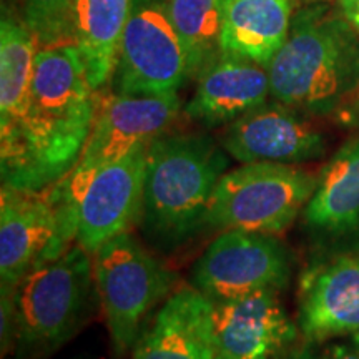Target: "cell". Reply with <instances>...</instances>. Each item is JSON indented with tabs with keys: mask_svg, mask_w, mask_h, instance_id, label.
Instances as JSON below:
<instances>
[{
	"mask_svg": "<svg viewBox=\"0 0 359 359\" xmlns=\"http://www.w3.org/2000/svg\"><path fill=\"white\" fill-rule=\"evenodd\" d=\"M98 103L74 43L39 48L24 118L0 138L2 185L42 191L67 177L82 155Z\"/></svg>",
	"mask_w": 359,
	"mask_h": 359,
	"instance_id": "1",
	"label": "cell"
},
{
	"mask_svg": "<svg viewBox=\"0 0 359 359\" xmlns=\"http://www.w3.org/2000/svg\"><path fill=\"white\" fill-rule=\"evenodd\" d=\"M228 154L206 133H163L148 147L140 226L155 248L173 251L206 228Z\"/></svg>",
	"mask_w": 359,
	"mask_h": 359,
	"instance_id": "2",
	"label": "cell"
},
{
	"mask_svg": "<svg viewBox=\"0 0 359 359\" xmlns=\"http://www.w3.org/2000/svg\"><path fill=\"white\" fill-rule=\"evenodd\" d=\"M268 75L275 100L313 116L334 115L359 87V34L325 6L298 12Z\"/></svg>",
	"mask_w": 359,
	"mask_h": 359,
	"instance_id": "3",
	"label": "cell"
},
{
	"mask_svg": "<svg viewBox=\"0 0 359 359\" xmlns=\"http://www.w3.org/2000/svg\"><path fill=\"white\" fill-rule=\"evenodd\" d=\"M98 299L93 257L74 243L35 266L15 290V359H45L74 339L92 320Z\"/></svg>",
	"mask_w": 359,
	"mask_h": 359,
	"instance_id": "4",
	"label": "cell"
},
{
	"mask_svg": "<svg viewBox=\"0 0 359 359\" xmlns=\"http://www.w3.org/2000/svg\"><path fill=\"white\" fill-rule=\"evenodd\" d=\"M92 257L111 349L123 358L137 344L151 311L177 290V273L130 231L111 238Z\"/></svg>",
	"mask_w": 359,
	"mask_h": 359,
	"instance_id": "5",
	"label": "cell"
},
{
	"mask_svg": "<svg viewBox=\"0 0 359 359\" xmlns=\"http://www.w3.org/2000/svg\"><path fill=\"white\" fill-rule=\"evenodd\" d=\"M318 173L283 163H243L215 188L206 228L281 235L311 198Z\"/></svg>",
	"mask_w": 359,
	"mask_h": 359,
	"instance_id": "6",
	"label": "cell"
},
{
	"mask_svg": "<svg viewBox=\"0 0 359 359\" xmlns=\"http://www.w3.org/2000/svg\"><path fill=\"white\" fill-rule=\"evenodd\" d=\"M294 269L291 250L278 235L222 231L191 268V286L212 303L257 291L288 288Z\"/></svg>",
	"mask_w": 359,
	"mask_h": 359,
	"instance_id": "7",
	"label": "cell"
},
{
	"mask_svg": "<svg viewBox=\"0 0 359 359\" xmlns=\"http://www.w3.org/2000/svg\"><path fill=\"white\" fill-rule=\"evenodd\" d=\"M111 80L120 95L177 93L190 80L187 52L165 4L135 0Z\"/></svg>",
	"mask_w": 359,
	"mask_h": 359,
	"instance_id": "8",
	"label": "cell"
},
{
	"mask_svg": "<svg viewBox=\"0 0 359 359\" xmlns=\"http://www.w3.org/2000/svg\"><path fill=\"white\" fill-rule=\"evenodd\" d=\"M222 147L240 163L299 165L325 155L323 133L302 111L266 102L226 125Z\"/></svg>",
	"mask_w": 359,
	"mask_h": 359,
	"instance_id": "9",
	"label": "cell"
},
{
	"mask_svg": "<svg viewBox=\"0 0 359 359\" xmlns=\"http://www.w3.org/2000/svg\"><path fill=\"white\" fill-rule=\"evenodd\" d=\"M296 323L314 344L359 334V250L327 255L304 269Z\"/></svg>",
	"mask_w": 359,
	"mask_h": 359,
	"instance_id": "10",
	"label": "cell"
},
{
	"mask_svg": "<svg viewBox=\"0 0 359 359\" xmlns=\"http://www.w3.org/2000/svg\"><path fill=\"white\" fill-rule=\"evenodd\" d=\"M148 147L102 168L85 188L79 203L75 243L90 253L140 223Z\"/></svg>",
	"mask_w": 359,
	"mask_h": 359,
	"instance_id": "11",
	"label": "cell"
},
{
	"mask_svg": "<svg viewBox=\"0 0 359 359\" xmlns=\"http://www.w3.org/2000/svg\"><path fill=\"white\" fill-rule=\"evenodd\" d=\"M212 323L217 354L226 359H276L302 334L273 290L213 303Z\"/></svg>",
	"mask_w": 359,
	"mask_h": 359,
	"instance_id": "12",
	"label": "cell"
},
{
	"mask_svg": "<svg viewBox=\"0 0 359 359\" xmlns=\"http://www.w3.org/2000/svg\"><path fill=\"white\" fill-rule=\"evenodd\" d=\"M58 233L50 188L42 191L2 185L0 193V286L17 288L39 264L52 262Z\"/></svg>",
	"mask_w": 359,
	"mask_h": 359,
	"instance_id": "13",
	"label": "cell"
},
{
	"mask_svg": "<svg viewBox=\"0 0 359 359\" xmlns=\"http://www.w3.org/2000/svg\"><path fill=\"white\" fill-rule=\"evenodd\" d=\"M213 303L193 286L177 288L132 349V359H215Z\"/></svg>",
	"mask_w": 359,
	"mask_h": 359,
	"instance_id": "14",
	"label": "cell"
},
{
	"mask_svg": "<svg viewBox=\"0 0 359 359\" xmlns=\"http://www.w3.org/2000/svg\"><path fill=\"white\" fill-rule=\"evenodd\" d=\"M196 80L185 115L206 128L230 125L271 95L266 67L233 53H223Z\"/></svg>",
	"mask_w": 359,
	"mask_h": 359,
	"instance_id": "15",
	"label": "cell"
},
{
	"mask_svg": "<svg viewBox=\"0 0 359 359\" xmlns=\"http://www.w3.org/2000/svg\"><path fill=\"white\" fill-rule=\"evenodd\" d=\"M303 223L320 240L359 236V137L344 143L320 170Z\"/></svg>",
	"mask_w": 359,
	"mask_h": 359,
	"instance_id": "16",
	"label": "cell"
},
{
	"mask_svg": "<svg viewBox=\"0 0 359 359\" xmlns=\"http://www.w3.org/2000/svg\"><path fill=\"white\" fill-rule=\"evenodd\" d=\"M291 0H226L223 53L266 67L280 52L291 29Z\"/></svg>",
	"mask_w": 359,
	"mask_h": 359,
	"instance_id": "17",
	"label": "cell"
},
{
	"mask_svg": "<svg viewBox=\"0 0 359 359\" xmlns=\"http://www.w3.org/2000/svg\"><path fill=\"white\" fill-rule=\"evenodd\" d=\"M135 0H75L74 45L88 82L102 90L114 75L116 55Z\"/></svg>",
	"mask_w": 359,
	"mask_h": 359,
	"instance_id": "18",
	"label": "cell"
},
{
	"mask_svg": "<svg viewBox=\"0 0 359 359\" xmlns=\"http://www.w3.org/2000/svg\"><path fill=\"white\" fill-rule=\"evenodd\" d=\"M37 50L30 30L4 7L0 22V138L8 137L24 118Z\"/></svg>",
	"mask_w": 359,
	"mask_h": 359,
	"instance_id": "19",
	"label": "cell"
},
{
	"mask_svg": "<svg viewBox=\"0 0 359 359\" xmlns=\"http://www.w3.org/2000/svg\"><path fill=\"white\" fill-rule=\"evenodd\" d=\"M226 0H165V11L187 52L190 79L223 55L222 34Z\"/></svg>",
	"mask_w": 359,
	"mask_h": 359,
	"instance_id": "20",
	"label": "cell"
},
{
	"mask_svg": "<svg viewBox=\"0 0 359 359\" xmlns=\"http://www.w3.org/2000/svg\"><path fill=\"white\" fill-rule=\"evenodd\" d=\"M75 0H8V11L34 35L39 48L74 43Z\"/></svg>",
	"mask_w": 359,
	"mask_h": 359,
	"instance_id": "21",
	"label": "cell"
},
{
	"mask_svg": "<svg viewBox=\"0 0 359 359\" xmlns=\"http://www.w3.org/2000/svg\"><path fill=\"white\" fill-rule=\"evenodd\" d=\"M15 290L17 288L0 286V348H2V356L13 353V348H15Z\"/></svg>",
	"mask_w": 359,
	"mask_h": 359,
	"instance_id": "22",
	"label": "cell"
},
{
	"mask_svg": "<svg viewBox=\"0 0 359 359\" xmlns=\"http://www.w3.org/2000/svg\"><path fill=\"white\" fill-rule=\"evenodd\" d=\"M318 359H359V334L331 341L318 354Z\"/></svg>",
	"mask_w": 359,
	"mask_h": 359,
	"instance_id": "23",
	"label": "cell"
},
{
	"mask_svg": "<svg viewBox=\"0 0 359 359\" xmlns=\"http://www.w3.org/2000/svg\"><path fill=\"white\" fill-rule=\"evenodd\" d=\"M333 116L341 127L359 130V87Z\"/></svg>",
	"mask_w": 359,
	"mask_h": 359,
	"instance_id": "24",
	"label": "cell"
},
{
	"mask_svg": "<svg viewBox=\"0 0 359 359\" xmlns=\"http://www.w3.org/2000/svg\"><path fill=\"white\" fill-rule=\"evenodd\" d=\"M276 359H318V354L314 349V343L303 339V343H296Z\"/></svg>",
	"mask_w": 359,
	"mask_h": 359,
	"instance_id": "25",
	"label": "cell"
},
{
	"mask_svg": "<svg viewBox=\"0 0 359 359\" xmlns=\"http://www.w3.org/2000/svg\"><path fill=\"white\" fill-rule=\"evenodd\" d=\"M339 13L359 34V0H338Z\"/></svg>",
	"mask_w": 359,
	"mask_h": 359,
	"instance_id": "26",
	"label": "cell"
},
{
	"mask_svg": "<svg viewBox=\"0 0 359 359\" xmlns=\"http://www.w3.org/2000/svg\"><path fill=\"white\" fill-rule=\"evenodd\" d=\"M302 2H308V4H313V2H323V0H302Z\"/></svg>",
	"mask_w": 359,
	"mask_h": 359,
	"instance_id": "27",
	"label": "cell"
},
{
	"mask_svg": "<svg viewBox=\"0 0 359 359\" xmlns=\"http://www.w3.org/2000/svg\"><path fill=\"white\" fill-rule=\"evenodd\" d=\"M215 359H226V358L222 356V354H217V356H215Z\"/></svg>",
	"mask_w": 359,
	"mask_h": 359,
	"instance_id": "28",
	"label": "cell"
}]
</instances>
